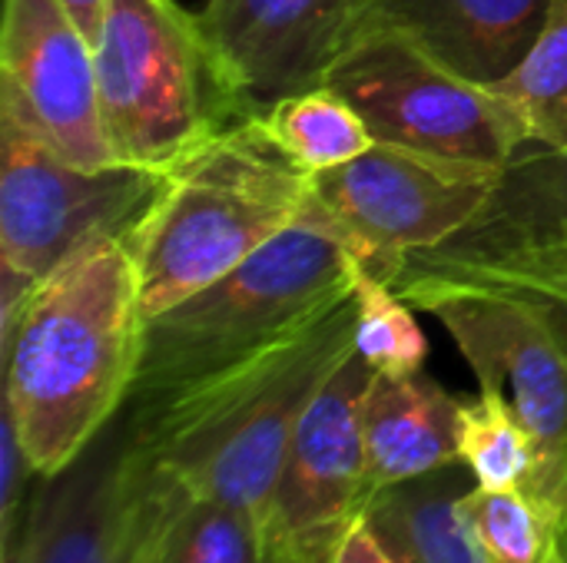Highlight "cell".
<instances>
[{
	"mask_svg": "<svg viewBox=\"0 0 567 563\" xmlns=\"http://www.w3.org/2000/svg\"><path fill=\"white\" fill-rule=\"evenodd\" d=\"M116 563H269L262 521L233 504L150 481L120 455Z\"/></svg>",
	"mask_w": 567,
	"mask_h": 563,
	"instance_id": "4fadbf2b",
	"label": "cell"
},
{
	"mask_svg": "<svg viewBox=\"0 0 567 563\" xmlns=\"http://www.w3.org/2000/svg\"><path fill=\"white\" fill-rule=\"evenodd\" d=\"M445 252H535L567 262V149L525 146ZM429 252V249H425Z\"/></svg>",
	"mask_w": 567,
	"mask_h": 563,
	"instance_id": "e0dca14e",
	"label": "cell"
},
{
	"mask_svg": "<svg viewBox=\"0 0 567 563\" xmlns=\"http://www.w3.org/2000/svg\"><path fill=\"white\" fill-rule=\"evenodd\" d=\"M355 292V352L375 375H419L429 358V338L412 305L379 275L352 265Z\"/></svg>",
	"mask_w": 567,
	"mask_h": 563,
	"instance_id": "cb8c5ba5",
	"label": "cell"
},
{
	"mask_svg": "<svg viewBox=\"0 0 567 563\" xmlns=\"http://www.w3.org/2000/svg\"><path fill=\"white\" fill-rule=\"evenodd\" d=\"M495 90L525 123L532 146L567 149V0H555L545 30Z\"/></svg>",
	"mask_w": 567,
	"mask_h": 563,
	"instance_id": "44dd1931",
	"label": "cell"
},
{
	"mask_svg": "<svg viewBox=\"0 0 567 563\" xmlns=\"http://www.w3.org/2000/svg\"><path fill=\"white\" fill-rule=\"evenodd\" d=\"M352 265L346 232L309 196L299 219L243 265L143 322L130 402L166 395L256 355L349 292Z\"/></svg>",
	"mask_w": 567,
	"mask_h": 563,
	"instance_id": "277c9868",
	"label": "cell"
},
{
	"mask_svg": "<svg viewBox=\"0 0 567 563\" xmlns=\"http://www.w3.org/2000/svg\"><path fill=\"white\" fill-rule=\"evenodd\" d=\"M0 110L83 169L120 163L103 126L93 43L63 0L3 3Z\"/></svg>",
	"mask_w": 567,
	"mask_h": 563,
	"instance_id": "8fae6325",
	"label": "cell"
},
{
	"mask_svg": "<svg viewBox=\"0 0 567 563\" xmlns=\"http://www.w3.org/2000/svg\"><path fill=\"white\" fill-rule=\"evenodd\" d=\"M405 262L492 285L535 309L567 352V262L535 252H415Z\"/></svg>",
	"mask_w": 567,
	"mask_h": 563,
	"instance_id": "7402d4cb",
	"label": "cell"
},
{
	"mask_svg": "<svg viewBox=\"0 0 567 563\" xmlns=\"http://www.w3.org/2000/svg\"><path fill=\"white\" fill-rule=\"evenodd\" d=\"M322 83L362 113L375 143L492 169H505L532 146L495 86L462 76L402 30L362 27Z\"/></svg>",
	"mask_w": 567,
	"mask_h": 563,
	"instance_id": "52a82bcc",
	"label": "cell"
},
{
	"mask_svg": "<svg viewBox=\"0 0 567 563\" xmlns=\"http://www.w3.org/2000/svg\"><path fill=\"white\" fill-rule=\"evenodd\" d=\"M93 56L103 126L120 163L163 169L243 119L219 83L199 17L176 0H106Z\"/></svg>",
	"mask_w": 567,
	"mask_h": 563,
	"instance_id": "5b68a950",
	"label": "cell"
},
{
	"mask_svg": "<svg viewBox=\"0 0 567 563\" xmlns=\"http://www.w3.org/2000/svg\"><path fill=\"white\" fill-rule=\"evenodd\" d=\"M33 465L20 445L17 425L10 411L3 408V428H0V554H10L17 544V524L20 508L27 511V481L33 478Z\"/></svg>",
	"mask_w": 567,
	"mask_h": 563,
	"instance_id": "d4e9b609",
	"label": "cell"
},
{
	"mask_svg": "<svg viewBox=\"0 0 567 563\" xmlns=\"http://www.w3.org/2000/svg\"><path fill=\"white\" fill-rule=\"evenodd\" d=\"M63 7L70 10V17L80 23V30L90 37V43L96 40L100 33V23H103V13H106V0H63Z\"/></svg>",
	"mask_w": 567,
	"mask_h": 563,
	"instance_id": "4316f807",
	"label": "cell"
},
{
	"mask_svg": "<svg viewBox=\"0 0 567 563\" xmlns=\"http://www.w3.org/2000/svg\"><path fill=\"white\" fill-rule=\"evenodd\" d=\"M462 514L485 563H567L565 531L522 488H472L462 498Z\"/></svg>",
	"mask_w": 567,
	"mask_h": 563,
	"instance_id": "603a6c76",
	"label": "cell"
},
{
	"mask_svg": "<svg viewBox=\"0 0 567 563\" xmlns=\"http://www.w3.org/2000/svg\"><path fill=\"white\" fill-rule=\"evenodd\" d=\"M472 488L478 484L458 461L379 491L365 514L399 563H485L462 514V498Z\"/></svg>",
	"mask_w": 567,
	"mask_h": 563,
	"instance_id": "ac0fdd59",
	"label": "cell"
},
{
	"mask_svg": "<svg viewBox=\"0 0 567 563\" xmlns=\"http://www.w3.org/2000/svg\"><path fill=\"white\" fill-rule=\"evenodd\" d=\"M462 398L429 375H375L362 402V441L372 498L392 484L458 465Z\"/></svg>",
	"mask_w": 567,
	"mask_h": 563,
	"instance_id": "2e32d148",
	"label": "cell"
},
{
	"mask_svg": "<svg viewBox=\"0 0 567 563\" xmlns=\"http://www.w3.org/2000/svg\"><path fill=\"white\" fill-rule=\"evenodd\" d=\"M262 123L309 176L346 166L375 146L362 113L326 83L282 96L262 113Z\"/></svg>",
	"mask_w": 567,
	"mask_h": 563,
	"instance_id": "d6986e66",
	"label": "cell"
},
{
	"mask_svg": "<svg viewBox=\"0 0 567 563\" xmlns=\"http://www.w3.org/2000/svg\"><path fill=\"white\" fill-rule=\"evenodd\" d=\"M159 189V169H83L0 110V265L30 282L100 239H126Z\"/></svg>",
	"mask_w": 567,
	"mask_h": 563,
	"instance_id": "ba28073f",
	"label": "cell"
},
{
	"mask_svg": "<svg viewBox=\"0 0 567 563\" xmlns=\"http://www.w3.org/2000/svg\"><path fill=\"white\" fill-rule=\"evenodd\" d=\"M551 7L555 0H369L362 27L402 30L462 76L495 86L532 50Z\"/></svg>",
	"mask_w": 567,
	"mask_h": 563,
	"instance_id": "5bb4252c",
	"label": "cell"
},
{
	"mask_svg": "<svg viewBox=\"0 0 567 563\" xmlns=\"http://www.w3.org/2000/svg\"><path fill=\"white\" fill-rule=\"evenodd\" d=\"M392 289L435 315L478 375L498 388L538 445V471L525 488L567 538V352L545 319L508 292L405 262Z\"/></svg>",
	"mask_w": 567,
	"mask_h": 563,
	"instance_id": "8992f818",
	"label": "cell"
},
{
	"mask_svg": "<svg viewBox=\"0 0 567 563\" xmlns=\"http://www.w3.org/2000/svg\"><path fill=\"white\" fill-rule=\"evenodd\" d=\"M312 176L262 116H243L159 169L150 209L123 239L140 275L143 319L213 285L299 219Z\"/></svg>",
	"mask_w": 567,
	"mask_h": 563,
	"instance_id": "3957f363",
	"label": "cell"
},
{
	"mask_svg": "<svg viewBox=\"0 0 567 563\" xmlns=\"http://www.w3.org/2000/svg\"><path fill=\"white\" fill-rule=\"evenodd\" d=\"M120 431L100 435L23 511V534L3 563H116Z\"/></svg>",
	"mask_w": 567,
	"mask_h": 563,
	"instance_id": "9a60e30c",
	"label": "cell"
},
{
	"mask_svg": "<svg viewBox=\"0 0 567 563\" xmlns=\"http://www.w3.org/2000/svg\"><path fill=\"white\" fill-rule=\"evenodd\" d=\"M372 368L352 348L306 405L262 514L269 563H332L369 511L362 402Z\"/></svg>",
	"mask_w": 567,
	"mask_h": 563,
	"instance_id": "30bf717a",
	"label": "cell"
},
{
	"mask_svg": "<svg viewBox=\"0 0 567 563\" xmlns=\"http://www.w3.org/2000/svg\"><path fill=\"white\" fill-rule=\"evenodd\" d=\"M502 169L375 143L312 176V196L346 232L355 262L392 285L409 256L462 232L492 199Z\"/></svg>",
	"mask_w": 567,
	"mask_h": 563,
	"instance_id": "9c48e42d",
	"label": "cell"
},
{
	"mask_svg": "<svg viewBox=\"0 0 567 563\" xmlns=\"http://www.w3.org/2000/svg\"><path fill=\"white\" fill-rule=\"evenodd\" d=\"M458 458L482 491H525L538 471V445L498 388L462 398Z\"/></svg>",
	"mask_w": 567,
	"mask_h": 563,
	"instance_id": "ffe728a7",
	"label": "cell"
},
{
	"mask_svg": "<svg viewBox=\"0 0 567 563\" xmlns=\"http://www.w3.org/2000/svg\"><path fill=\"white\" fill-rule=\"evenodd\" d=\"M332 563H399V557L382 541V534L375 531V524L369 521V514H362L349 528V534L342 538V544H339Z\"/></svg>",
	"mask_w": 567,
	"mask_h": 563,
	"instance_id": "484cf974",
	"label": "cell"
},
{
	"mask_svg": "<svg viewBox=\"0 0 567 563\" xmlns=\"http://www.w3.org/2000/svg\"><path fill=\"white\" fill-rule=\"evenodd\" d=\"M355 348V292L256 355L166 395L130 402L120 431L123 465L150 481L266 514L292 431Z\"/></svg>",
	"mask_w": 567,
	"mask_h": 563,
	"instance_id": "6da1fadb",
	"label": "cell"
},
{
	"mask_svg": "<svg viewBox=\"0 0 567 563\" xmlns=\"http://www.w3.org/2000/svg\"><path fill=\"white\" fill-rule=\"evenodd\" d=\"M369 0H206L196 13L239 116L319 86L365 20Z\"/></svg>",
	"mask_w": 567,
	"mask_h": 563,
	"instance_id": "7c38bea8",
	"label": "cell"
},
{
	"mask_svg": "<svg viewBox=\"0 0 567 563\" xmlns=\"http://www.w3.org/2000/svg\"><path fill=\"white\" fill-rule=\"evenodd\" d=\"M133 252L90 242L33 285L3 329V408L37 478H56L126 408L143 352Z\"/></svg>",
	"mask_w": 567,
	"mask_h": 563,
	"instance_id": "7a4b0ae2",
	"label": "cell"
}]
</instances>
